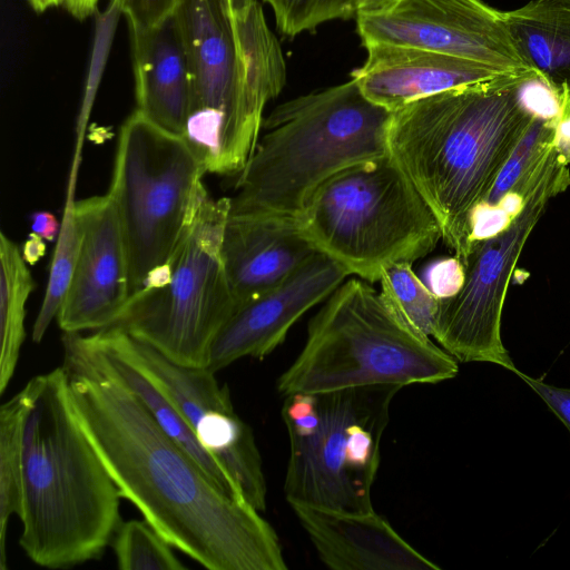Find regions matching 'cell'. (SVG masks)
Listing matches in <instances>:
<instances>
[{
    "label": "cell",
    "mask_w": 570,
    "mask_h": 570,
    "mask_svg": "<svg viewBox=\"0 0 570 570\" xmlns=\"http://www.w3.org/2000/svg\"><path fill=\"white\" fill-rule=\"evenodd\" d=\"M68 397L122 498L209 570H286L274 528L223 490L106 367L80 333L62 336Z\"/></svg>",
    "instance_id": "cell-1"
},
{
    "label": "cell",
    "mask_w": 570,
    "mask_h": 570,
    "mask_svg": "<svg viewBox=\"0 0 570 570\" xmlns=\"http://www.w3.org/2000/svg\"><path fill=\"white\" fill-rule=\"evenodd\" d=\"M534 76V75H530ZM529 75L461 86L392 112L389 155L434 214L442 240L463 264L471 217L535 118L522 105Z\"/></svg>",
    "instance_id": "cell-2"
},
{
    "label": "cell",
    "mask_w": 570,
    "mask_h": 570,
    "mask_svg": "<svg viewBox=\"0 0 570 570\" xmlns=\"http://www.w3.org/2000/svg\"><path fill=\"white\" fill-rule=\"evenodd\" d=\"M26 387L19 544L49 569L99 559L122 522V497L75 419L62 365Z\"/></svg>",
    "instance_id": "cell-3"
},
{
    "label": "cell",
    "mask_w": 570,
    "mask_h": 570,
    "mask_svg": "<svg viewBox=\"0 0 570 570\" xmlns=\"http://www.w3.org/2000/svg\"><path fill=\"white\" fill-rule=\"evenodd\" d=\"M191 72L183 138L207 173L238 174L261 135L263 111L286 82L277 38L256 0H178L175 11Z\"/></svg>",
    "instance_id": "cell-4"
},
{
    "label": "cell",
    "mask_w": 570,
    "mask_h": 570,
    "mask_svg": "<svg viewBox=\"0 0 570 570\" xmlns=\"http://www.w3.org/2000/svg\"><path fill=\"white\" fill-rule=\"evenodd\" d=\"M391 117L352 79L278 105L263 119L229 214L297 220L330 178L389 154Z\"/></svg>",
    "instance_id": "cell-5"
},
{
    "label": "cell",
    "mask_w": 570,
    "mask_h": 570,
    "mask_svg": "<svg viewBox=\"0 0 570 570\" xmlns=\"http://www.w3.org/2000/svg\"><path fill=\"white\" fill-rule=\"evenodd\" d=\"M456 360L405 324L368 282L342 283L309 321L306 341L276 386L326 393L373 385L434 384L454 377Z\"/></svg>",
    "instance_id": "cell-6"
},
{
    "label": "cell",
    "mask_w": 570,
    "mask_h": 570,
    "mask_svg": "<svg viewBox=\"0 0 570 570\" xmlns=\"http://www.w3.org/2000/svg\"><path fill=\"white\" fill-rule=\"evenodd\" d=\"M296 222L317 252L371 283L390 265L424 257L442 239L434 214L389 154L330 178Z\"/></svg>",
    "instance_id": "cell-7"
},
{
    "label": "cell",
    "mask_w": 570,
    "mask_h": 570,
    "mask_svg": "<svg viewBox=\"0 0 570 570\" xmlns=\"http://www.w3.org/2000/svg\"><path fill=\"white\" fill-rule=\"evenodd\" d=\"M229 207L228 197L214 199L206 190L167 262L149 274L109 327L175 363L207 367L215 337L237 309L222 257Z\"/></svg>",
    "instance_id": "cell-8"
},
{
    "label": "cell",
    "mask_w": 570,
    "mask_h": 570,
    "mask_svg": "<svg viewBox=\"0 0 570 570\" xmlns=\"http://www.w3.org/2000/svg\"><path fill=\"white\" fill-rule=\"evenodd\" d=\"M203 163L176 134L135 110L120 129L108 191L130 262V296L163 266L206 191Z\"/></svg>",
    "instance_id": "cell-9"
},
{
    "label": "cell",
    "mask_w": 570,
    "mask_h": 570,
    "mask_svg": "<svg viewBox=\"0 0 570 570\" xmlns=\"http://www.w3.org/2000/svg\"><path fill=\"white\" fill-rule=\"evenodd\" d=\"M402 387L373 385L317 394V412L288 431L284 493L289 504L372 511V488L390 407Z\"/></svg>",
    "instance_id": "cell-10"
},
{
    "label": "cell",
    "mask_w": 570,
    "mask_h": 570,
    "mask_svg": "<svg viewBox=\"0 0 570 570\" xmlns=\"http://www.w3.org/2000/svg\"><path fill=\"white\" fill-rule=\"evenodd\" d=\"M570 186L569 164L554 145L547 165L510 225L473 243L460 291L440 299L432 337L460 362H491L517 372L501 341L508 285L529 235L550 198Z\"/></svg>",
    "instance_id": "cell-11"
},
{
    "label": "cell",
    "mask_w": 570,
    "mask_h": 570,
    "mask_svg": "<svg viewBox=\"0 0 570 570\" xmlns=\"http://www.w3.org/2000/svg\"><path fill=\"white\" fill-rule=\"evenodd\" d=\"M96 338L145 373L176 405L197 441L227 472L243 499L266 509V479L252 428L235 412L227 385L208 367L185 366L118 328Z\"/></svg>",
    "instance_id": "cell-12"
},
{
    "label": "cell",
    "mask_w": 570,
    "mask_h": 570,
    "mask_svg": "<svg viewBox=\"0 0 570 570\" xmlns=\"http://www.w3.org/2000/svg\"><path fill=\"white\" fill-rule=\"evenodd\" d=\"M355 19L363 47L406 46L478 61L510 73L539 75L515 46L504 11L483 0H402L389 12Z\"/></svg>",
    "instance_id": "cell-13"
},
{
    "label": "cell",
    "mask_w": 570,
    "mask_h": 570,
    "mask_svg": "<svg viewBox=\"0 0 570 570\" xmlns=\"http://www.w3.org/2000/svg\"><path fill=\"white\" fill-rule=\"evenodd\" d=\"M80 246L57 321L63 333L109 327L130 297V262L108 194L76 202Z\"/></svg>",
    "instance_id": "cell-14"
},
{
    "label": "cell",
    "mask_w": 570,
    "mask_h": 570,
    "mask_svg": "<svg viewBox=\"0 0 570 570\" xmlns=\"http://www.w3.org/2000/svg\"><path fill=\"white\" fill-rule=\"evenodd\" d=\"M348 276L332 258L315 252L282 282L237 307L215 337L207 367L216 373L243 357L264 358Z\"/></svg>",
    "instance_id": "cell-15"
},
{
    "label": "cell",
    "mask_w": 570,
    "mask_h": 570,
    "mask_svg": "<svg viewBox=\"0 0 570 570\" xmlns=\"http://www.w3.org/2000/svg\"><path fill=\"white\" fill-rule=\"evenodd\" d=\"M318 558L334 570H439L374 510L355 512L293 503Z\"/></svg>",
    "instance_id": "cell-16"
},
{
    "label": "cell",
    "mask_w": 570,
    "mask_h": 570,
    "mask_svg": "<svg viewBox=\"0 0 570 570\" xmlns=\"http://www.w3.org/2000/svg\"><path fill=\"white\" fill-rule=\"evenodd\" d=\"M364 48L367 57L350 77L368 100L392 112L426 96L511 75L478 61L413 47L375 43Z\"/></svg>",
    "instance_id": "cell-17"
},
{
    "label": "cell",
    "mask_w": 570,
    "mask_h": 570,
    "mask_svg": "<svg viewBox=\"0 0 570 570\" xmlns=\"http://www.w3.org/2000/svg\"><path fill=\"white\" fill-rule=\"evenodd\" d=\"M315 252L296 220L228 214L222 257L237 307L282 282Z\"/></svg>",
    "instance_id": "cell-18"
},
{
    "label": "cell",
    "mask_w": 570,
    "mask_h": 570,
    "mask_svg": "<svg viewBox=\"0 0 570 570\" xmlns=\"http://www.w3.org/2000/svg\"><path fill=\"white\" fill-rule=\"evenodd\" d=\"M137 111L183 137L191 99V72L173 14L153 29H129Z\"/></svg>",
    "instance_id": "cell-19"
},
{
    "label": "cell",
    "mask_w": 570,
    "mask_h": 570,
    "mask_svg": "<svg viewBox=\"0 0 570 570\" xmlns=\"http://www.w3.org/2000/svg\"><path fill=\"white\" fill-rule=\"evenodd\" d=\"M520 53L562 99L570 112V8L554 0H531L504 11Z\"/></svg>",
    "instance_id": "cell-20"
},
{
    "label": "cell",
    "mask_w": 570,
    "mask_h": 570,
    "mask_svg": "<svg viewBox=\"0 0 570 570\" xmlns=\"http://www.w3.org/2000/svg\"><path fill=\"white\" fill-rule=\"evenodd\" d=\"M86 337L108 371L137 396L157 424L190 454L223 490L243 499L224 468L202 448L190 425L170 399L138 367L100 343L94 333Z\"/></svg>",
    "instance_id": "cell-21"
},
{
    "label": "cell",
    "mask_w": 570,
    "mask_h": 570,
    "mask_svg": "<svg viewBox=\"0 0 570 570\" xmlns=\"http://www.w3.org/2000/svg\"><path fill=\"white\" fill-rule=\"evenodd\" d=\"M19 247L0 234V393L10 383L23 343L26 304L36 287Z\"/></svg>",
    "instance_id": "cell-22"
},
{
    "label": "cell",
    "mask_w": 570,
    "mask_h": 570,
    "mask_svg": "<svg viewBox=\"0 0 570 570\" xmlns=\"http://www.w3.org/2000/svg\"><path fill=\"white\" fill-rule=\"evenodd\" d=\"M28 406L26 385L0 406V568L7 569L10 518L22 508V434Z\"/></svg>",
    "instance_id": "cell-23"
},
{
    "label": "cell",
    "mask_w": 570,
    "mask_h": 570,
    "mask_svg": "<svg viewBox=\"0 0 570 570\" xmlns=\"http://www.w3.org/2000/svg\"><path fill=\"white\" fill-rule=\"evenodd\" d=\"M80 159H72L60 230L56 239L48 284L32 328V341L41 342L52 320L57 317L71 283L80 246L76 216L75 188Z\"/></svg>",
    "instance_id": "cell-24"
},
{
    "label": "cell",
    "mask_w": 570,
    "mask_h": 570,
    "mask_svg": "<svg viewBox=\"0 0 570 570\" xmlns=\"http://www.w3.org/2000/svg\"><path fill=\"white\" fill-rule=\"evenodd\" d=\"M386 305L412 330L432 337L440 299L414 273L411 263L387 266L379 279Z\"/></svg>",
    "instance_id": "cell-25"
},
{
    "label": "cell",
    "mask_w": 570,
    "mask_h": 570,
    "mask_svg": "<svg viewBox=\"0 0 570 570\" xmlns=\"http://www.w3.org/2000/svg\"><path fill=\"white\" fill-rule=\"evenodd\" d=\"M121 570H184L174 547L147 521L121 522L111 542Z\"/></svg>",
    "instance_id": "cell-26"
},
{
    "label": "cell",
    "mask_w": 570,
    "mask_h": 570,
    "mask_svg": "<svg viewBox=\"0 0 570 570\" xmlns=\"http://www.w3.org/2000/svg\"><path fill=\"white\" fill-rule=\"evenodd\" d=\"M557 124L540 117L533 119L499 173L491 191L481 203L482 205H498L525 174L542 164L556 144Z\"/></svg>",
    "instance_id": "cell-27"
},
{
    "label": "cell",
    "mask_w": 570,
    "mask_h": 570,
    "mask_svg": "<svg viewBox=\"0 0 570 570\" xmlns=\"http://www.w3.org/2000/svg\"><path fill=\"white\" fill-rule=\"evenodd\" d=\"M275 18L277 30L286 38L315 31L324 22L354 18L353 0H263Z\"/></svg>",
    "instance_id": "cell-28"
},
{
    "label": "cell",
    "mask_w": 570,
    "mask_h": 570,
    "mask_svg": "<svg viewBox=\"0 0 570 570\" xmlns=\"http://www.w3.org/2000/svg\"><path fill=\"white\" fill-rule=\"evenodd\" d=\"M518 90L522 105L534 117L556 122L567 117L558 91L539 75L524 78Z\"/></svg>",
    "instance_id": "cell-29"
},
{
    "label": "cell",
    "mask_w": 570,
    "mask_h": 570,
    "mask_svg": "<svg viewBox=\"0 0 570 570\" xmlns=\"http://www.w3.org/2000/svg\"><path fill=\"white\" fill-rule=\"evenodd\" d=\"M439 299L455 295L464 283V264L455 256L429 262L419 275Z\"/></svg>",
    "instance_id": "cell-30"
},
{
    "label": "cell",
    "mask_w": 570,
    "mask_h": 570,
    "mask_svg": "<svg viewBox=\"0 0 570 570\" xmlns=\"http://www.w3.org/2000/svg\"><path fill=\"white\" fill-rule=\"evenodd\" d=\"M126 14L129 29H153L170 18L178 0H114Z\"/></svg>",
    "instance_id": "cell-31"
},
{
    "label": "cell",
    "mask_w": 570,
    "mask_h": 570,
    "mask_svg": "<svg viewBox=\"0 0 570 570\" xmlns=\"http://www.w3.org/2000/svg\"><path fill=\"white\" fill-rule=\"evenodd\" d=\"M515 373L544 401L570 432V390L549 385L518 370Z\"/></svg>",
    "instance_id": "cell-32"
},
{
    "label": "cell",
    "mask_w": 570,
    "mask_h": 570,
    "mask_svg": "<svg viewBox=\"0 0 570 570\" xmlns=\"http://www.w3.org/2000/svg\"><path fill=\"white\" fill-rule=\"evenodd\" d=\"M32 233L41 236L45 240L53 242L57 239L60 223L56 216L47 210H38L31 215Z\"/></svg>",
    "instance_id": "cell-33"
},
{
    "label": "cell",
    "mask_w": 570,
    "mask_h": 570,
    "mask_svg": "<svg viewBox=\"0 0 570 570\" xmlns=\"http://www.w3.org/2000/svg\"><path fill=\"white\" fill-rule=\"evenodd\" d=\"M402 0H353L354 18L357 16L381 14L391 11Z\"/></svg>",
    "instance_id": "cell-34"
},
{
    "label": "cell",
    "mask_w": 570,
    "mask_h": 570,
    "mask_svg": "<svg viewBox=\"0 0 570 570\" xmlns=\"http://www.w3.org/2000/svg\"><path fill=\"white\" fill-rule=\"evenodd\" d=\"M21 254L28 265H35L46 254L45 239L31 233L21 248Z\"/></svg>",
    "instance_id": "cell-35"
},
{
    "label": "cell",
    "mask_w": 570,
    "mask_h": 570,
    "mask_svg": "<svg viewBox=\"0 0 570 570\" xmlns=\"http://www.w3.org/2000/svg\"><path fill=\"white\" fill-rule=\"evenodd\" d=\"M27 1L36 12H45L46 10H48L50 8L62 6L65 0H27Z\"/></svg>",
    "instance_id": "cell-36"
},
{
    "label": "cell",
    "mask_w": 570,
    "mask_h": 570,
    "mask_svg": "<svg viewBox=\"0 0 570 570\" xmlns=\"http://www.w3.org/2000/svg\"><path fill=\"white\" fill-rule=\"evenodd\" d=\"M256 0H232L233 10H240Z\"/></svg>",
    "instance_id": "cell-37"
},
{
    "label": "cell",
    "mask_w": 570,
    "mask_h": 570,
    "mask_svg": "<svg viewBox=\"0 0 570 570\" xmlns=\"http://www.w3.org/2000/svg\"><path fill=\"white\" fill-rule=\"evenodd\" d=\"M557 1L558 3L567 7V8H570V0H554Z\"/></svg>",
    "instance_id": "cell-38"
}]
</instances>
